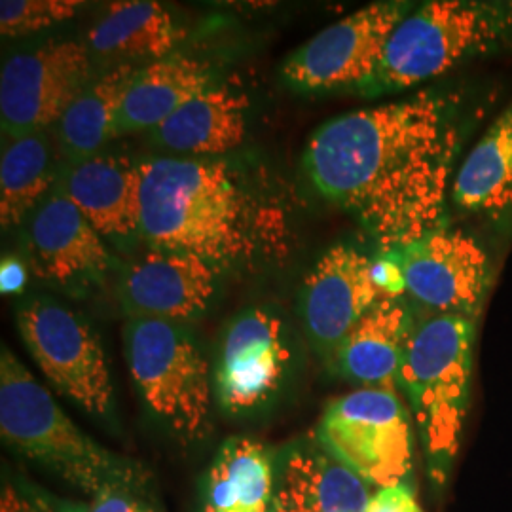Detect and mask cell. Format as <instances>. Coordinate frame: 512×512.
Listing matches in <instances>:
<instances>
[{
  "mask_svg": "<svg viewBox=\"0 0 512 512\" xmlns=\"http://www.w3.org/2000/svg\"><path fill=\"white\" fill-rule=\"evenodd\" d=\"M459 109L458 93L429 88L342 114L311 135L304 169L325 200L403 251L440 228L459 148Z\"/></svg>",
  "mask_w": 512,
  "mask_h": 512,
  "instance_id": "6da1fadb",
  "label": "cell"
},
{
  "mask_svg": "<svg viewBox=\"0 0 512 512\" xmlns=\"http://www.w3.org/2000/svg\"><path fill=\"white\" fill-rule=\"evenodd\" d=\"M141 167V236L154 249L202 256L217 266L266 256L281 236V211L220 160L154 158Z\"/></svg>",
  "mask_w": 512,
  "mask_h": 512,
  "instance_id": "7a4b0ae2",
  "label": "cell"
},
{
  "mask_svg": "<svg viewBox=\"0 0 512 512\" xmlns=\"http://www.w3.org/2000/svg\"><path fill=\"white\" fill-rule=\"evenodd\" d=\"M0 435L21 458L90 499L109 488L145 490V469L86 435L6 346L0 351Z\"/></svg>",
  "mask_w": 512,
  "mask_h": 512,
  "instance_id": "3957f363",
  "label": "cell"
},
{
  "mask_svg": "<svg viewBox=\"0 0 512 512\" xmlns=\"http://www.w3.org/2000/svg\"><path fill=\"white\" fill-rule=\"evenodd\" d=\"M476 323L458 315L418 319L399 370V389L414 421L431 484L450 478L471 401Z\"/></svg>",
  "mask_w": 512,
  "mask_h": 512,
  "instance_id": "277c9868",
  "label": "cell"
},
{
  "mask_svg": "<svg viewBox=\"0 0 512 512\" xmlns=\"http://www.w3.org/2000/svg\"><path fill=\"white\" fill-rule=\"evenodd\" d=\"M507 50H512V0L421 2L399 23L378 73L359 95L406 92Z\"/></svg>",
  "mask_w": 512,
  "mask_h": 512,
  "instance_id": "5b68a950",
  "label": "cell"
},
{
  "mask_svg": "<svg viewBox=\"0 0 512 512\" xmlns=\"http://www.w3.org/2000/svg\"><path fill=\"white\" fill-rule=\"evenodd\" d=\"M129 376L148 414L184 448L213 431V372L194 334L179 323L129 317L124 327Z\"/></svg>",
  "mask_w": 512,
  "mask_h": 512,
  "instance_id": "8992f818",
  "label": "cell"
},
{
  "mask_svg": "<svg viewBox=\"0 0 512 512\" xmlns=\"http://www.w3.org/2000/svg\"><path fill=\"white\" fill-rule=\"evenodd\" d=\"M18 330L46 380L82 412L116 425L109 359L92 323L52 298H27L18 306Z\"/></svg>",
  "mask_w": 512,
  "mask_h": 512,
  "instance_id": "52a82bcc",
  "label": "cell"
},
{
  "mask_svg": "<svg viewBox=\"0 0 512 512\" xmlns=\"http://www.w3.org/2000/svg\"><path fill=\"white\" fill-rule=\"evenodd\" d=\"M416 427L399 391L355 389L327 406L317 442L370 488L406 484L414 469Z\"/></svg>",
  "mask_w": 512,
  "mask_h": 512,
  "instance_id": "ba28073f",
  "label": "cell"
},
{
  "mask_svg": "<svg viewBox=\"0 0 512 512\" xmlns=\"http://www.w3.org/2000/svg\"><path fill=\"white\" fill-rule=\"evenodd\" d=\"M414 6L408 0H380L332 23L285 59V84L313 95L363 92L384 61L389 38Z\"/></svg>",
  "mask_w": 512,
  "mask_h": 512,
  "instance_id": "9c48e42d",
  "label": "cell"
},
{
  "mask_svg": "<svg viewBox=\"0 0 512 512\" xmlns=\"http://www.w3.org/2000/svg\"><path fill=\"white\" fill-rule=\"evenodd\" d=\"M294 368V346L285 319L270 308L236 315L220 340L213 391L230 418H253L281 397Z\"/></svg>",
  "mask_w": 512,
  "mask_h": 512,
  "instance_id": "30bf717a",
  "label": "cell"
},
{
  "mask_svg": "<svg viewBox=\"0 0 512 512\" xmlns=\"http://www.w3.org/2000/svg\"><path fill=\"white\" fill-rule=\"evenodd\" d=\"M90 82V52L80 42L55 40L12 55L0 73L4 139L46 133Z\"/></svg>",
  "mask_w": 512,
  "mask_h": 512,
  "instance_id": "8fae6325",
  "label": "cell"
},
{
  "mask_svg": "<svg viewBox=\"0 0 512 512\" xmlns=\"http://www.w3.org/2000/svg\"><path fill=\"white\" fill-rule=\"evenodd\" d=\"M404 291L431 315L478 321L494 283L492 260L478 239L440 226L401 251Z\"/></svg>",
  "mask_w": 512,
  "mask_h": 512,
  "instance_id": "7c38bea8",
  "label": "cell"
},
{
  "mask_svg": "<svg viewBox=\"0 0 512 512\" xmlns=\"http://www.w3.org/2000/svg\"><path fill=\"white\" fill-rule=\"evenodd\" d=\"M374 260L353 245H334L304 279L300 315L315 351L332 355L382 296L374 281Z\"/></svg>",
  "mask_w": 512,
  "mask_h": 512,
  "instance_id": "4fadbf2b",
  "label": "cell"
},
{
  "mask_svg": "<svg viewBox=\"0 0 512 512\" xmlns=\"http://www.w3.org/2000/svg\"><path fill=\"white\" fill-rule=\"evenodd\" d=\"M219 275L220 266L202 256L150 247L122 268L118 296L129 317L183 325L207 311Z\"/></svg>",
  "mask_w": 512,
  "mask_h": 512,
  "instance_id": "5bb4252c",
  "label": "cell"
},
{
  "mask_svg": "<svg viewBox=\"0 0 512 512\" xmlns=\"http://www.w3.org/2000/svg\"><path fill=\"white\" fill-rule=\"evenodd\" d=\"M27 253L33 274L80 293L99 285L114 264L101 234L59 190L29 217Z\"/></svg>",
  "mask_w": 512,
  "mask_h": 512,
  "instance_id": "9a60e30c",
  "label": "cell"
},
{
  "mask_svg": "<svg viewBox=\"0 0 512 512\" xmlns=\"http://www.w3.org/2000/svg\"><path fill=\"white\" fill-rule=\"evenodd\" d=\"M57 190L90 220L101 238L141 236V167L129 158L97 154L59 167Z\"/></svg>",
  "mask_w": 512,
  "mask_h": 512,
  "instance_id": "2e32d148",
  "label": "cell"
},
{
  "mask_svg": "<svg viewBox=\"0 0 512 512\" xmlns=\"http://www.w3.org/2000/svg\"><path fill=\"white\" fill-rule=\"evenodd\" d=\"M416 315L403 294H382L336 349L329 365L361 389H399V370Z\"/></svg>",
  "mask_w": 512,
  "mask_h": 512,
  "instance_id": "e0dca14e",
  "label": "cell"
},
{
  "mask_svg": "<svg viewBox=\"0 0 512 512\" xmlns=\"http://www.w3.org/2000/svg\"><path fill=\"white\" fill-rule=\"evenodd\" d=\"M372 488L317 442H294L277 458L272 512H366Z\"/></svg>",
  "mask_w": 512,
  "mask_h": 512,
  "instance_id": "ac0fdd59",
  "label": "cell"
},
{
  "mask_svg": "<svg viewBox=\"0 0 512 512\" xmlns=\"http://www.w3.org/2000/svg\"><path fill=\"white\" fill-rule=\"evenodd\" d=\"M249 129V97L232 86L213 84L173 112L152 131L160 147L192 154L219 156L245 141Z\"/></svg>",
  "mask_w": 512,
  "mask_h": 512,
  "instance_id": "d6986e66",
  "label": "cell"
},
{
  "mask_svg": "<svg viewBox=\"0 0 512 512\" xmlns=\"http://www.w3.org/2000/svg\"><path fill=\"white\" fill-rule=\"evenodd\" d=\"M186 37L183 25L154 0L112 2L95 21L88 42L97 55L118 65L154 63L175 54Z\"/></svg>",
  "mask_w": 512,
  "mask_h": 512,
  "instance_id": "ffe728a7",
  "label": "cell"
},
{
  "mask_svg": "<svg viewBox=\"0 0 512 512\" xmlns=\"http://www.w3.org/2000/svg\"><path fill=\"white\" fill-rule=\"evenodd\" d=\"M275 484L274 452L258 440L232 437L203 478L200 512H272Z\"/></svg>",
  "mask_w": 512,
  "mask_h": 512,
  "instance_id": "44dd1931",
  "label": "cell"
},
{
  "mask_svg": "<svg viewBox=\"0 0 512 512\" xmlns=\"http://www.w3.org/2000/svg\"><path fill=\"white\" fill-rule=\"evenodd\" d=\"M213 86L211 67L175 52L139 69L129 84L118 118V137L162 126L165 120Z\"/></svg>",
  "mask_w": 512,
  "mask_h": 512,
  "instance_id": "7402d4cb",
  "label": "cell"
},
{
  "mask_svg": "<svg viewBox=\"0 0 512 512\" xmlns=\"http://www.w3.org/2000/svg\"><path fill=\"white\" fill-rule=\"evenodd\" d=\"M452 202L465 215L494 222L511 217L512 103L459 165L452 183Z\"/></svg>",
  "mask_w": 512,
  "mask_h": 512,
  "instance_id": "603a6c76",
  "label": "cell"
},
{
  "mask_svg": "<svg viewBox=\"0 0 512 512\" xmlns=\"http://www.w3.org/2000/svg\"><path fill=\"white\" fill-rule=\"evenodd\" d=\"M139 69L116 65L92 80L57 122V145L67 162H84L118 137V118Z\"/></svg>",
  "mask_w": 512,
  "mask_h": 512,
  "instance_id": "cb8c5ba5",
  "label": "cell"
},
{
  "mask_svg": "<svg viewBox=\"0 0 512 512\" xmlns=\"http://www.w3.org/2000/svg\"><path fill=\"white\" fill-rule=\"evenodd\" d=\"M59 177L46 133L8 141L0 160V222L2 230L29 219L52 192Z\"/></svg>",
  "mask_w": 512,
  "mask_h": 512,
  "instance_id": "d4e9b609",
  "label": "cell"
},
{
  "mask_svg": "<svg viewBox=\"0 0 512 512\" xmlns=\"http://www.w3.org/2000/svg\"><path fill=\"white\" fill-rule=\"evenodd\" d=\"M84 8L82 0H2V37H25L73 19Z\"/></svg>",
  "mask_w": 512,
  "mask_h": 512,
  "instance_id": "484cf974",
  "label": "cell"
},
{
  "mask_svg": "<svg viewBox=\"0 0 512 512\" xmlns=\"http://www.w3.org/2000/svg\"><path fill=\"white\" fill-rule=\"evenodd\" d=\"M0 512H76V503L54 497L25 478H6Z\"/></svg>",
  "mask_w": 512,
  "mask_h": 512,
  "instance_id": "4316f807",
  "label": "cell"
},
{
  "mask_svg": "<svg viewBox=\"0 0 512 512\" xmlns=\"http://www.w3.org/2000/svg\"><path fill=\"white\" fill-rule=\"evenodd\" d=\"M143 488H109L90 499V503L76 505V512H148L143 499Z\"/></svg>",
  "mask_w": 512,
  "mask_h": 512,
  "instance_id": "83f0119b",
  "label": "cell"
},
{
  "mask_svg": "<svg viewBox=\"0 0 512 512\" xmlns=\"http://www.w3.org/2000/svg\"><path fill=\"white\" fill-rule=\"evenodd\" d=\"M366 512H423L408 484L376 490Z\"/></svg>",
  "mask_w": 512,
  "mask_h": 512,
  "instance_id": "f1b7e54d",
  "label": "cell"
},
{
  "mask_svg": "<svg viewBox=\"0 0 512 512\" xmlns=\"http://www.w3.org/2000/svg\"><path fill=\"white\" fill-rule=\"evenodd\" d=\"M27 272L25 266L16 258H4L0 268V285L2 294H19L25 287Z\"/></svg>",
  "mask_w": 512,
  "mask_h": 512,
  "instance_id": "f546056e",
  "label": "cell"
},
{
  "mask_svg": "<svg viewBox=\"0 0 512 512\" xmlns=\"http://www.w3.org/2000/svg\"><path fill=\"white\" fill-rule=\"evenodd\" d=\"M148 512H156V511H154V509H150V511H148Z\"/></svg>",
  "mask_w": 512,
  "mask_h": 512,
  "instance_id": "4dcf8cb0",
  "label": "cell"
}]
</instances>
